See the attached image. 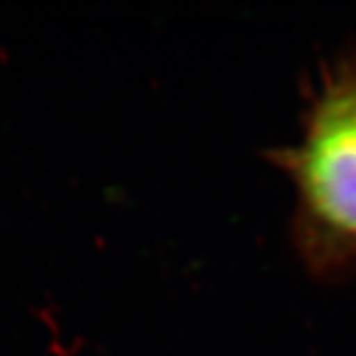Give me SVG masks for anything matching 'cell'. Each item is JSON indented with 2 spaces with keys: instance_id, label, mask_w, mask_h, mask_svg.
<instances>
[{
  "instance_id": "obj_1",
  "label": "cell",
  "mask_w": 356,
  "mask_h": 356,
  "mask_svg": "<svg viewBox=\"0 0 356 356\" xmlns=\"http://www.w3.org/2000/svg\"><path fill=\"white\" fill-rule=\"evenodd\" d=\"M271 161L293 188V245L311 273L356 269V54L323 67L299 137Z\"/></svg>"
}]
</instances>
